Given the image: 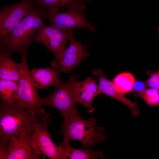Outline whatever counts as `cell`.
I'll return each instance as SVG.
<instances>
[{
	"label": "cell",
	"instance_id": "cell-1",
	"mask_svg": "<svg viewBox=\"0 0 159 159\" xmlns=\"http://www.w3.org/2000/svg\"><path fill=\"white\" fill-rule=\"evenodd\" d=\"M35 123V115L29 112L16 101L1 103L0 142L8 143L13 138L32 134Z\"/></svg>",
	"mask_w": 159,
	"mask_h": 159
},
{
	"label": "cell",
	"instance_id": "cell-2",
	"mask_svg": "<svg viewBox=\"0 0 159 159\" xmlns=\"http://www.w3.org/2000/svg\"><path fill=\"white\" fill-rule=\"evenodd\" d=\"M61 132L64 137L63 143H69L70 141L76 140L86 148L107 140L104 127H97L94 117L84 119L78 113L64 118Z\"/></svg>",
	"mask_w": 159,
	"mask_h": 159
},
{
	"label": "cell",
	"instance_id": "cell-3",
	"mask_svg": "<svg viewBox=\"0 0 159 159\" xmlns=\"http://www.w3.org/2000/svg\"><path fill=\"white\" fill-rule=\"evenodd\" d=\"M45 9L34 7L15 27L7 39L1 44L0 50L11 54L27 52V49L37 31L44 24L42 15Z\"/></svg>",
	"mask_w": 159,
	"mask_h": 159
},
{
	"label": "cell",
	"instance_id": "cell-4",
	"mask_svg": "<svg viewBox=\"0 0 159 159\" xmlns=\"http://www.w3.org/2000/svg\"><path fill=\"white\" fill-rule=\"evenodd\" d=\"M78 74H74L65 82L62 81L54 87L53 91L49 95L40 99V106H48L57 110L65 118L78 113L77 102L74 93V88L77 82Z\"/></svg>",
	"mask_w": 159,
	"mask_h": 159
},
{
	"label": "cell",
	"instance_id": "cell-5",
	"mask_svg": "<svg viewBox=\"0 0 159 159\" xmlns=\"http://www.w3.org/2000/svg\"><path fill=\"white\" fill-rule=\"evenodd\" d=\"M51 116L49 112L42 115H35L31 144L39 156L43 155L50 159H64L62 147L59 145H56L53 143L48 130V126L53 122Z\"/></svg>",
	"mask_w": 159,
	"mask_h": 159
},
{
	"label": "cell",
	"instance_id": "cell-6",
	"mask_svg": "<svg viewBox=\"0 0 159 159\" xmlns=\"http://www.w3.org/2000/svg\"><path fill=\"white\" fill-rule=\"evenodd\" d=\"M85 8L84 2L79 1L73 4L66 11L61 12L57 9L48 10L42 18L48 19L51 24L63 30L78 28L88 29L95 33V27L87 21L83 13Z\"/></svg>",
	"mask_w": 159,
	"mask_h": 159
},
{
	"label": "cell",
	"instance_id": "cell-7",
	"mask_svg": "<svg viewBox=\"0 0 159 159\" xmlns=\"http://www.w3.org/2000/svg\"><path fill=\"white\" fill-rule=\"evenodd\" d=\"M27 54V52H25L20 54L21 74L18 82L16 102L33 115H43L46 112L40 105V98L30 77L26 61Z\"/></svg>",
	"mask_w": 159,
	"mask_h": 159
},
{
	"label": "cell",
	"instance_id": "cell-8",
	"mask_svg": "<svg viewBox=\"0 0 159 159\" xmlns=\"http://www.w3.org/2000/svg\"><path fill=\"white\" fill-rule=\"evenodd\" d=\"M73 36L72 29L63 30L51 24H44L38 30L34 41L44 45L53 54L54 59L52 62H55L61 59L67 42Z\"/></svg>",
	"mask_w": 159,
	"mask_h": 159
},
{
	"label": "cell",
	"instance_id": "cell-9",
	"mask_svg": "<svg viewBox=\"0 0 159 159\" xmlns=\"http://www.w3.org/2000/svg\"><path fill=\"white\" fill-rule=\"evenodd\" d=\"M31 0H21L1 9L0 11V43L9 36L13 29L34 8Z\"/></svg>",
	"mask_w": 159,
	"mask_h": 159
},
{
	"label": "cell",
	"instance_id": "cell-10",
	"mask_svg": "<svg viewBox=\"0 0 159 159\" xmlns=\"http://www.w3.org/2000/svg\"><path fill=\"white\" fill-rule=\"evenodd\" d=\"M69 40V46L66 49L61 59L57 62L51 63L52 68L60 72L70 73L89 55L85 47L76 40L73 36Z\"/></svg>",
	"mask_w": 159,
	"mask_h": 159
},
{
	"label": "cell",
	"instance_id": "cell-11",
	"mask_svg": "<svg viewBox=\"0 0 159 159\" xmlns=\"http://www.w3.org/2000/svg\"><path fill=\"white\" fill-rule=\"evenodd\" d=\"M92 73L96 77L99 82V95H106L123 103L130 109L134 117L139 115L140 111L137 103L132 102L119 92L113 82L105 76L102 69H95L92 70Z\"/></svg>",
	"mask_w": 159,
	"mask_h": 159
},
{
	"label": "cell",
	"instance_id": "cell-12",
	"mask_svg": "<svg viewBox=\"0 0 159 159\" xmlns=\"http://www.w3.org/2000/svg\"><path fill=\"white\" fill-rule=\"evenodd\" d=\"M97 79L87 77L83 81L77 82L74 88V93L77 103L84 106L90 113L95 111L92 102L99 93Z\"/></svg>",
	"mask_w": 159,
	"mask_h": 159
},
{
	"label": "cell",
	"instance_id": "cell-13",
	"mask_svg": "<svg viewBox=\"0 0 159 159\" xmlns=\"http://www.w3.org/2000/svg\"><path fill=\"white\" fill-rule=\"evenodd\" d=\"M32 134L14 138L9 142L8 159H37L39 155L31 143Z\"/></svg>",
	"mask_w": 159,
	"mask_h": 159
},
{
	"label": "cell",
	"instance_id": "cell-14",
	"mask_svg": "<svg viewBox=\"0 0 159 159\" xmlns=\"http://www.w3.org/2000/svg\"><path fill=\"white\" fill-rule=\"evenodd\" d=\"M60 73L50 67L34 68L29 70L31 80L37 89H46L50 87H54L61 81L59 79Z\"/></svg>",
	"mask_w": 159,
	"mask_h": 159
},
{
	"label": "cell",
	"instance_id": "cell-15",
	"mask_svg": "<svg viewBox=\"0 0 159 159\" xmlns=\"http://www.w3.org/2000/svg\"><path fill=\"white\" fill-rule=\"evenodd\" d=\"M11 54L0 50V78L18 82L21 74V64L14 61Z\"/></svg>",
	"mask_w": 159,
	"mask_h": 159
},
{
	"label": "cell",
	"instance_id": "cell-16",
	"mask_svg": "<svg viewBox=\"0 0 159 159\" xmlns=\"http://www.w3.org/2000/svg\"><path fill=\"white\" fill-rule=\"evenodd\" d=\"M62 147L64 159H95L103 158V153L101 150H96L85 148H76L70 146L69 143H59Z\"/></svg>",
	"mask_w": 159,
	"mask_h": 159
},
{
	"label": "cell",
	"instance_id": "cell-17",
	"mask_svg": "<svg viewBox=\"0 0 159 159\" xmlns=\"http://www.w3.org/2000/svg\"><path fill=\"white\" fill-rule=\"evenodd\" d=\"M18 87V82L0 78L1 103H9L16 102Z\"/></svg>",
	"mask_w": 159,
	"mask_h": 159
},
{
	"label": "cell",
	"instance_id": "cell-18",
	"mask_svg": "<svg viewBox=\"0 0 159 159\" xmlns=\"http://www.w3.org/2000/svg\"><path fill=\"white\" fill-rule=\"evenodd\" d=\"M135 81V77L131 74L124 72L117 75L112 82L117 89L124 94L129 93L133 90Z\"/></svg>",
	"mask_w": 159,
	"mask_h": 159
},
{
	"label": "cell",
	"instance_id": "cell-19",
	"mask_svg": "<svg viewBox=\"0 0 159 159\" xmlns=\"http://www.w3.org/2000/svg\"><path fill=\"white\" fill-rule=\"evenodd\" d=\"M42 8L47 10L52 9L60 10L61 8H69L75 2L80 0H31Z\"/></svg>",
	"mask_w": 159,
	"mask_h": 159
},
{
	"label": "cell",
	"instance_id": "cell-20",
	"mask_svg": "<svg viewBox=\"0 0 159 159\" xmlns=\"http://www.w3.org/2000/svg\"><path fill=\"white\" fill-rule=\"evenodd\" d=\"M140 97L151 107L159 106V90L154 88H146L140 92L136 97Z\"/></svg>",
	"mask_w": 159,
	"mask_h": 159
},
{
	"label": "cell",
	"instance_id": "cell-21",
	"mask_svg": "<svg viewBox=\"0 0 159 159\" xmlns=\"http://www.w3.org/2000/svg\"><path fill=\"white\" fill-rule=\"evenodd\" d=\"M148 73L149 77L145 81L147 87L159 90V70L156 72L149 70Z\"/></svg>",
	"mask_w": 159,
	"mask_h": 159
},
{
	"label": "cell",
	"instance_id": "cell-22",
	"mask_svg": "<svg viewBox=\"0 0 159 159\" xmlns=\"http://www.w3.org/2000/svg\"><path fill=\"white\" fill-rule=\"evenodd\" d=\"M147 87L145 81L143 82L140 80L135 81L133 87V90L134 91V96L136 97L139 93L144 90Z\"/></svg>",
	"mask_w": 159,
	"mask_h": 159
},
{
	"label": "cell",
	"instance_id": "cell-23",
	"mask_svg": "<svg viewBox=\"0 0 159 159\" xmlns=\"http://www.w3.org/2000/svg\"><path fill=\"white\" fill-rule=\"evenodd\" d=\"M9 143H0V159H8Z\"/></svg>",
	"mask_w": 159,
	"mask_h": 159
},
{
	"label": "cell",
	"instance_id": "cell-24",
	"mask_svg": "<svg viewBox=\"0 0 159 159\" xmlns=\"http://www.w3.org/2000/svg\"><path fill=\"white\" fill-rule=\"evenodd\" d=\"M81 1L84 2L86 0H80Z\"/></svg>",
	"mask_w": 159,
	"mask_h": 159
}]
</instances>
